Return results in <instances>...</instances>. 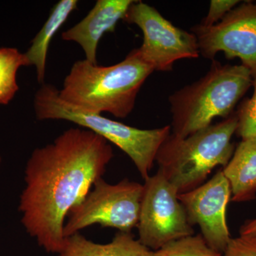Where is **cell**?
Returning a JSON list of instances; mask_svg holds the SVG:
<instances>
[{
	"instance_id": "13",
	"label": "cell",
	"mask_w": 256,
	"mask_h": 256,
	"mask_svg": "<svg viewBox=\"0 0 256 256\" xmlns=\"http://www.w3.org/2000/svg\"><path fill=\"white\" fill-rule=\"evenodd\" d=\"M60 256H154V252L131 233L119 232L112 242L99 244L79 233L65 238Z\"/></svg>"
},
{
	"instance_id": "3",
	"label": "cell",
	"mask_w": 256,
	"mask_h": 256,
	"mask_svg": "<svg viewBox=\"0 0 256 256\" xmlns=\"http://www.w3.org/2000/svg\"><path fill=\"white\" fill-rule=\"evenodd\" d=\"M254 78L242 65H223L212 60L210 70L197 82L170 96L172 134L184 138L227 118L252 86Z\"/></svg>"
},
{
	"instance_id": "19",
	"label": "cell",
	"mask_w": 256,
	"mask_h": 256,
	"mask_svg": "<svg viewBox=\"0 0 256 256\" xmlns=\"http://www.w3.org/2000/svg\"><path fill=\"white\" fill-rule=\"evenodd\" d=\"M222 256H256V240L242 236L232 238Z\"/></svg>"
},
{
	"instance_id": "18",
	"label": "cell",
	"mask_w": 256,
	"mask_h": 256,
	"mask_svg": "<svg viewBox=\"0 0 256 256\" xmlns=\"http://www.w3.org/2000/svg\"><path fill=\"white\" fill-rule=\"evenodd\" d=\"M240 2L238 0H212L208 14L202 20L200 24L205 26H213L240 4Z\"/></svg>"
},
{
	"instance_id": "15",
	"label": "cell",
	"mask_w": 256,
	"mask_h": 256,
	"mask_svg": "<svg viewBox=\"0 0 256 256\" xmlns=\"http://www.w3.org/2000/svg\"><path fill=\"white\" fill-rule=\"evenodd\" d=\"M30 66L24 54L16 48H0V104L6 106L12 100L20 87L18 82V69Z\"/></svg>"
},
{
	"instance_id": "6",
	"label": "cell",
	"mask_w": 256,
	"mask_h": 256,
	"mask_svg": "<svg viewBox=\"0 0 256 256\" xmlns=\"http://www.w3.org/2000/svg\"><path fill=\"white\" fill-rule=\"evenodd\" d=\"M92 191L69 212L64 238L94 224L131 233L138 226L143 184L126 178L116 184L99 178Z\"/></svg>"
},
{
	"instance_id": "17",
	"label": "cell",
	"mask_w": 256,
	"mask_h": 256,
	"mask_svg": "<svg viewBox=\"0 0 256 256\" xmlns=\"http://www.w3.org/2000/svg\"><path fill=\"white\" fill-rule=\"evenodd\" d=\"M254 94L244 99L236 111L238 117V127L236 134L244 138L256 137V78L252 82Z\"/></svg>"
},
{
	"instance_id": "12",
	"label": "cell",
	"mask_w": 256,
	"mask_h": 256,
	"mask_svg": "<svg viewBox=\"0 0 256 256\" xmlns=\"http://www.w3.org/2000/svg\"><path fill=\"white\" fill-rule=\"evenodd\" d=\"M230 184V201H252L256 196V137L242 139L222 170Z\"/></svg>"
},
{
	"instance_id": "9",
	"label": "cell",
	"mask_w": 256,
	"mask_h": 256,
	"mask_svg": "<svg viewBox=\"0 0 256 256\" xmlns=\"http://www.w3.org/2000/svg\"><path fill=\"white\" fill-rule=\"evenodd\" d=\"M192 32L204 58L214 60L223 52L228 60H240L252 78H256V3L244 2L213 26L196 25Z\"/></svg>"
},
{
	"instance_id": "20",
	"label": "cell",
	"mask_w": 256,
	"mask_h": 256,
	"mask_svg": "<svg viewBox=\"0 0 256 256\" xmlns=\"http://www.w3.org/2000/svg\"><path fill=\"white\" fill-rule=\"evenodd\" d=\"M240 236L247 238H256V218L246 222L240 227Z\"/></svg>"
},
{
	"instance_id": "16",
	"label": "cell",
	"mask_w": 256,
	"mask_h": 256,
	"mask_svg": "<svg viewBox=\"0 0 256 256\" xmlns=\"http://www.w3.org/2000/svg\"><path fill=\"white\" fill-rule=\"evenodd\" d=\"M154 252V256H222L207 245L201 234L174 240Z\"/></svg>"
},
{
	"instance_id": "4",
	"label": "cell",
	"mask_w": 256,
	"mask_h": 256,
	"mask_svg": "<svg viewBox=\"0 0 256 256\" xmlns=\"http://www.w3.org/2000/svg\"><path fill=\"white\" fill-rule=\"evenodd\" d=\"M238 117L234 112L218 124L184 138L172 133L160 146L156 161L160 172L178 190L186 193L201 186L212 170L226 166L235 151L232 142Z\"/></svg>"
},
{
	"instance_id": "22",
	"label": "cell",
	"mask_w": 256,
	"mask_h": 256,
	"mask_svg": "<svg viewBox=\"0 0 256 256\" xmlns=\"http://www.w3.org/2000/svg\"><path fill=\"white\" fill-rule=\"evenodd\" d=\"M255 240H256V238H255Z\"/></svg>"
},
{
	"instance_id": "5",
	"label": "cell",
	"mask_w": 256,
	"mask_h": 256,
	"mask_svg": "<svg viewBox=\"0 0 256 256\" xmlns=\"http://www.w3.org/2000/svg\"><path fill=\"white\" fill-rule=\"evenodd\" d=\"M58 90L44 84L36 92L34 108L40 120H62L78 124L114 143L133 162L143 180L150 176L160 146L171 134V126L143 130L75 108L60 98Z\"/></svg>"
},
{
	"instance_id": "8",
	"label": "cell",
	"mask_w": 256,
	"mask_h": 256,
	"mask_svg": "<svg viewBox=\"0 0 256 256\" xmlns=\"http://www.w3.org/2000/svg\"><path fill=\"white\" fill-rule=\"evenodd\" d=\"M122 20L142 30V44L138 50L154 72H170L176 60L200 55L196 36L192 32L176 28L146 3L134 1Z\"/></svg>"
},
{
	"instance_id": "7",
	"label": "cell",
	"mask_w": 256,
	"mask_h": 256,
	"mask_svg": "<svg viewBox=\"0 0 256 256\" xmlns=\"http://www.w3.org/2000/svg\"><path fill=\"white\" fill-rule=\"evenodd\" d=\"M176 188L158 171L143 184L139 222V239L152 250L194 234Z\"/></svg>"
},
{
	"instance_id": "14",
	"label": "cell",
	"mask_w": 256,
	"mask_h": 256,
	"mask_svg": "<svg viewBox=\"0 0 256 256\" xmlns=\"http://www.w3.org/2000/svg\"><path fill=\"white\" fill-rule=\"evenodd\" d=\"M77 0H60L52 8L50 16L32 40L31 46L24 53L30 66H34L36 70L37 80L45 84L47 53L52 38L70 14L78 8Z\"/></svg>"
},
{
	"instance_id": "1",
	"label": "cell",
	"mask_w": 256,
	"mask_h": 256,
	"mask_svg": "<svg viewBox=\"0 0 256 256\" xmlns=\"http://www.w3.org/2000/svg\"><path fill=\"white\" fill-rule=\"evenodd\" d=\"M114 156L108 141L82 128H70L32 152L18 210L26 233L47 252L60 254L66 216L102 178Z\"/></svg>"
},
{
	"instance_id": "2",
	"label": "cell",
	"mask_w": 256,
	"mask_h": 256,
	"mask_svg": "<svg viewBox=\"0 0 256 256\" xmlns=\"http://www.w3.org/2000/svg\"><path fill=\"white\" fill-rule=\"evenodd\" d=\"M154 72L138 48L122 62L108 66L86 60H77L64 79L58 96L78 110L100 114L108 112L126 118L134 109L141 87Z\"/></svg>"
},
{
	"instance_id": "10",
	"label": "cell",
	"mask_w": 256,
	"mask_h": 256,
	"mask_svg": "<svg viewBox=\"0 0 256 256\" xmlns=\"http://www.w3.org/2000/svg\"><path fill=\"white\" fill-rule=\"evenodd\" d=\"M230 197V184L222 170L198 188L178 195L188 223L198 225L207 245L222 254L232 238L226 216Z\"/></svg>"
},
{
	"instance_id": "11",
	"label": "cell",
	"mask_w": 256,
	"mask_h": 256,
	"mask_svg": "<svg viewBox=\"0 0 256 256\" xmlns=\"http://www.w3.org/2000/svg\"><path fill=\"white\" fill-rule=\"evenodd\" d=\"M134 0H98L80 22L62 34L64 41L74 42L82 46L86 58L97 64L99 42L107 32H114L120 20H124Z\"/></svg>"
},
{
	"instance_id": "21",
	"label": "cell",
	"mask_w": 256,
	"mask_h": 256,
	"mask_svg": "<svg viewBox=\"0 0 256 256\" xmlns=\"http://www.w3.org/2000/svg\"><path fill=\"white\" fill-rule=\"evenodd\" d=\"M1 163H2V158H1V156H0V165H1Z\"/></svg>"
}]
</instances>
